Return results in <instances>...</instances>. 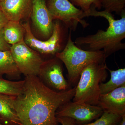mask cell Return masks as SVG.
Wrapping results in <instances>:
<instances>
[{"instance_id":"cell-1","label":"cell","mask_w":125,"mask_h":125,"mask_svg":"<svg viewBox=\"0 0 125 125\" xmlns=\"http://www.w3.org/2000/svg\"><path fill=\"white\" fill-rule=\"evenodd\" d=\"M22 94L14 96L13 107L22 125H58L56 113L73 99L75 87L56 92L46 86L38 76H25Z\"/></svg>"},{"instance_id":"cell-2","label":"cell","mask_w":125,"mask_h":125,"mask_svg":"<svg viewBox=\"0 0 125 125\" xmlns=\"http://www.w3.org/2000/svg\"><path fill=\"white\" fill-rule=\"evenodd\" d=\"M121 18L115 20L112 13L104 10L97 11L93 6L84 11L83 18L89 16L105 18L109 26L106 31L99 30L95 34L77 38L74 43L78 47L86 51L103 50L107 57L116 52L125 49V44L122 42L125 38V9L120 14Z\"/></svg>"},{"instance_id":"cell-3","label":"cell","mask_w":125,"mask_h":125,"mask_svg":"<svg viewBox=\"0 0 125 125\" xmlns=\"http://www.w3.org/2000/svg\"><path fill=\"white\" fill-rule=\"evenodd\" d=\"M70 30L67 43L64 49L55 57L64 64L68 72V82L70 85L78 83L83 70L93 63L105 62L107 57L103 50L91 51L78 47L72 39Z\"/></svg>"},{"instance_id":"cell-4","label":"cell","mask_w":125,"mask_h":125,"mask_svg":"<svg viewBox=\"0 0 125 125\" xmlns=\"http://www.w3.org/2000/svg\"><path fill=\"white\" fill-rule=\"evenodd\" d=\"M105 62L93 63L87 66L80 74L73 101L97 106L101 94L100 84L107 78Z\"/></svg>"},{"instance_id":"cell-5","label":"cell","mask_w":125,"mask_h":125,"mask_svg":"<svg viewBox=\"0 0 125 125\" xmlns=\"http://www.w3.org/2000/svg\"><path fill=\"white\" fill-rule=\"evenodd\" d=\"M25 30L24 41L32 49L38 53L47 55H55L64 48L63 45V29L58 21L53 22V28L51 36L46 41H42L33 34L29 22L22 24Z\"/></svg>"},{"instance_id":"cell-6","label":"cell","mask_w":125,"mask_h":125,"mask_svg":"<svg viewBox=\"0 0 125 125\" xmlns=\"http://www.w3.org/2000/svg\"><path fill=\"white\" fill-rule=\"evenodd\" d=\"M46 5L52 20L62 21L72 31L76 30L79 23L84 28L89 25L83 20V11L69 0H48Z\"/></svg>"},{"instance_id":"cell-7","label":"cell","mask_w":125,"mask_h":125,"mask_svg":"<svg viewBox=\"0 0 125 125\" xmlns=\"http://www.w3.org/2000/svg\"><path fill=\"white\" fill-rule=\"evenodd\" d=\"M10 51L21 73L25 76H38L44 61L39 53L27 45L24 40L11 45Z\"/></svg>"},{"instance_id":"cell-8","label":"cell","mask_w":125,"mask_h":125,"mask_svg":"<svg viewBox=\"0 0 125 125\" xmlns=\"http://www.w3.org/2000/svg\"><path fill=\"white\" fill-rule=\"evenodd\" d=\"M104 111L97 106L70 101L57 110L56 116L72 118L78 124H85L101 117Z\"/></svg>"},{"instance_id":"cell-9","label":"cell","mask_w":125,"mask_h":125,"mask_svg":"<svg viewBox=\"0 0 125 125\" xmlns=\"http://www.w3.org/2000/svg\"><path fill=\"white\" fill-rule=\"evenodd\" d=\"M38 76L44 84L54 91L62 92L71 88L64 77L61 61L56 57L43 61Z\"/></svg>"},{"instance_id":"cell-10","label":"cell","mask_w":125,"mask_h":125,"mask_svg":"<svg viewBox=\"0 0 125 125\" xmlns=\"http://www.w3.org/2000/svg\"><path fill=\"white\" fill-rule=\"evenodd\" d=\"M30 17L40 34L49 38L53 31V20L47 7L46 0H33Z\"/></svg>"},{"instance_id":"cell-11","label":"cell","mask_w":125,"mask_h":125,"mask_svg":"<svg viewBox=\"0 0 125 125\" xmlns=\"http://www.w3.org/2000/svg\"><path fill=\"white\" fill-rule=\"evenodd\" d=\"M104 112L122 117L125 115V86L100 95L97 105Z\"/></svg>"},{"instance_id":"cell-12","label":"cell","mask_w":125,"mask_h":125,"mask_svg":"<svg viewBox=\"0 0 125 125\" xmlns=\"http://www.w3.org/2000/svg\"><path fill=\"white\" fill-rule=\"evenodd\" d=\"M33 0H2L0 9L9 21L20 22L30 18Z\"/></svg>"},{"instance_id":"cell-13","label":"cell","mask_w":125,"mask_h":125,"mask_svg":"<svg viewBox=\"0 0 125 125\" xmlns=\"http://www.w3.org/2000/svg\"><path fill=\"white\" fill-rule=\"evenodd\" d=\"M14 97L0 94V119L5 125H22L13 107Z\"/></svg>"},{"instance_id":"cell-14","label":"cell","mask_w":125,"mask_h":125,"mask_svg":"<svg viewBox=\"0 0 125 125\" xmlns=\"http://www.w3.org/2000/svg\"><path fill=\"white\" fill-rule=\"evenodd\" d=\"M3 33L5 40L10 45L24 40L25 30L20 22L9 21L3 28Z\"/></svg>"},{"instance_id":"cell-15","label":"cell","mask_w":125,"mask_h":125,"mask_svg":"<svg viewBox=\"0 0 125 125\" xmlns=\"http://www.w3.org/2000/svg\"><path fill=\"white\" fill-rule=\"evenodd\" d=\"M10 51H0V78L6 74L17 79L21 74Z\"/></svg>"},{"instance_id":"cell-16","label":"cell","mask_w":125,"mask_h":125,"mask_svg":"<svg viewBox=\"0 0 125 125\" xmlns=\"http://www.w3.org/2000/svg\"><path fill=\"white\" fill-rule=\"evenodd\" d=\"M107 70L110 73L111 78L107 83L100 84L101 94L107 93L119 87L125 86V68L112 70L107 67Z\"/></svg>"},{"instance_id":"cell-17","label":"cell","mask_w":125,"mask_h":125,"mask_svg":"<svg viewBox=\"0 0 125 125\" xmlns=\"http://www.w3.org/2000/svg\"><path fill=\"white\" fill-rule=\"evenodd\" d=\"M24 80L11 81L0 78V94L18 96L22 94Z\"/></svg>"},{"instance_id":"cell-18","label":"cell","mask_w":125,"mask_h":125,"mask_svg":"<svg viewBox=\"0 0 125 125\" xmlns=\"http://www.w3.org/2000/svg\"><path fill=\"white\" fill-rule=\"evenodd\" d=\"M122 117L107 112H104L101 117L93 123L78 124L74 125H120Z\"/></svg>"},{"instance_id":"cell-19","label":"cell","mask_w":125,"mask_h":125,"mask_svg":"<svg viewBox=\"0 0 125 125\" xmlns=\"http://www.w3.org/2000/svg\"><path fill=\"white\" fill-rule=\"evenodd\" d=\"M102 7L105 10L120 15L125 10V0H100Z\"/></svg>"},{"instance_id":"cell-20","label":"cell","mask_w":125,"mask_h":125,"mask_svg":"<svg viewBox=\"0 0 125 125\" xmlns=\"http://www.w3.org/2000/svg\"><path fill=\"white\" fill-rule=\"evenodd\" d=\"M74 5L80 7L83 11L88 10L92 6L100 10L102 8L100 0H69Z\"/></svg>"},{"instance_id":"cell-21","label":"cell","mask_w":125,"mask_h":125,"mask_svg":"<svg viewBox=\"0 0 125 125\" xmlns=\"http://www.w3.org/2000/svg\"><path fill=\"white\" fill-rule=\"evenodd\" d=\"M11 45L5 40L3 35V29L0 30V51H10Z\"/></svg>"},{"instance_id":"cell-22","label":"cell","mask_w":125,"mask_h":125,"mask_svg":"<svg viewBox=\"0 0 125 125\" xmlns=\"http://www.w3.org/2000/svg\"><path fill=\"white\" fill-rule=\"evenodd\" d=\"M57 121L62 125H74L76 122L72 118L67 117H57Z\"/></svg>"},{"instance_id":"cell-23","label":"cell","mask_w":125,"mask_h":125,"mask_svg":"<svg viewBox=\"0 0 125 125\" xmlns=\"http://www.w3.org/2000/svg\"><path fill=\"white\" fill-rule=\"evenodd\" d=\"M9 21L4 12L0 9V30L3 28Z\"/></svg>"},{"instance_id":"cell-24","label":"cell","mask_w":125,"mask_h":125,"mask_svg":"<svg viewBox=\"0 0 125 125\" xmlns=\"http://www.w3.org/2000/svg\"><path fill=\"white\" fill-rule=\"evenodd\" d=\"M120 125H125V115L122 116V118Z\"/></svg>"},{"instance_id":"cell-25","label":"cell","mask_w":125,"mask_h":125,"mask_svg":"<svg viewBox=\"0 0 125 125\" xmlns=\"http://www.w3.org/2000/svg\"><path fill=\"white\" fill-rule=\"evenodd\" d=\"M2 0H0V9L1 4V2Z\"/></svg>"},{"instance_id":"cell-26","label":"cell","mask_w":125,"mask_h":125,"mask_svg":"<svg viewBox=\"0 0 125 125\" xmlns=\"http://www.w3.org/2000/svg\"><path fill=\"white\" fill-rule=\"evenodd\" d=\"M0 125H4V124H3V123H1V122H0Z\"/></svg>"},{"instance_id":"cell-27","label":"cell","mask_w":125,"mask_h":125,"mask_svg":"<svg viewBox=\"0 0 125 125\" xmlns=\"http://www.w3.org/2000/svg\"><path fill=\"white\" fill-rule=\"evenodd\" d=\"M0 122H1L0 121Z\"/></svg>"}]
</instances>
